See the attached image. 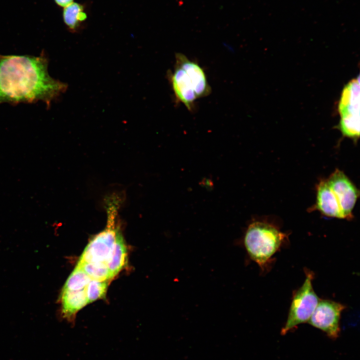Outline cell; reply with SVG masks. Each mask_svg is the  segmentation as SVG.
I'll list each match as a JSON object with an SVG mask.
<instances>
[{"instance_id":"cell-1","label":"cell","mask_w":360,"mask_h":360,"mask_svg":"<svg viewBox=\"0 0 360 360\" xmlns=\"http://www.w3.org/2000/svg\"><path fill=\"white\" fill-rule=\"evenodd\" d=\"M44 52L38 56L0 54V104L51 102L66 92L68 84L48 74Z\"/></svg>"},{"instance_id":"cell-2","label":"cell","mask_w":360,"mask_h":360,"mask_svg":"<svg viewBox=\"0 0 360 360\" xmlns=\"http://www.w3.org/2000/svg\"><path fill=\"white\" fill-rule=\"evenodd\" d=\"M288 234L270 224L255 221L248 227L243 244L249 258L264 271L272 256L288 240Z\"/></svg>"},{"instance_id":"cell-3","label":"cell","mask_w":360,"mask_h":360,"mask_svg":"<svg viewBox=\"0 0 360 360\" xmlns=\"http://www.w3.org/2000/svg\"><path fill=\"white\" fill-rule=\"evenodd\" d=\"M305 273L306 278L303 284L294 292L288 318L281 330L282 335L299 324L308 322L320 300L312 286L314 272L306 270Z\"/></svg>"},{"instance_id":"cell-4","label":"cell","mask_w":360,"mask_h":360,"mask_svg":"<svg viewBox=\"0 0 360 360\" xmlns=\"http://www.w3.org/2000/svg\"><path fill=\"white\" fill-rule=\"evenodd\" d=\"M338 110L339 128L344 136L354 140L360 136V77L350 81L342 92Z\"/></svg>"},{"instance_id":"cell-5","label":"cell","mask_w":360,"mask_h":360,"mask_svg":"<svg viewBox=\"0 0 360 360\" xmlns=\"http://www.w3.org/2000/svg\"><path fill=\"white\" fill-rule=\"evenodd\" d=\"M346 306L330 300H319L308 322L324 332L331 339L336 340L340 334V318Z\"/></svg>"},{"instance_id":"cell-6","label":"cell","mask_w":360,"mask_h":360,"mask_svg":"<svg viewBox=\"0 0 360 360\" xmlns=\"http://www.w3.org/2000/svg\"><path fill=\"white\" fill-rule=\"evenodd\" d=\"M326 181L336 195L345 219L352 220V211L359 196V190L344 173L337 168Z\"/></svg>"},{"instance_id":"cell-7","label":"cell","mask_w":360,"mask_h":360,"mask_svg":"<svg viewBox=\"0 0 360 360\" xmlns=\"http://www.w3.org/2000/svg\"><path fill=\"white\" fill-rule=\"evenodd\" d=\"M167 76L176 100L182 103L190 112H193L195 109V101L198 98L185 71L175 66L173 72H168Z\"/></svg>"},{"instance_id":"cell-8","label":"cell","mask_w":360,"mask_h":360,"mask_svg":"<svg viewBox=\"0 0 360 360\" xmlns=\"http://www.w3.org/2000/svg\"><path fill=\"white\" fill-rule=\"evenodd\" d=\"M175 58V66L185 71L192 83L197 98L208 96L212 90L204 69L182 53H176Z\"/></svg>"},{"instance_id":"cell-9","label":"cell","mask_w":360,"mask_h":360,"mask_svg":"<svg viewBox=\"0 0 360 360\" xmlns=\"http://www.w3.org/2000/svg\"><path fill=\"white\" fill-rule=\"evenodd\" d=\"M314 209L325 216L345 219L338 201L326 180H322L316 186Z\"/></svg>"},{"instance_id":"cell-10","label":"cell","mask_w":360,"mask_h":360,"mask_svg":"<svg viewBox=\"0 0 360 360\" xmlns=\"http://www.w3.org/2000/svg\"><path fill=\"white\" fill-rule=\"evenodd\" d=\"M61 316L72 322L76 313L88 304L85 288L79 290H62L60 295Z\"/></svg>"},{"instance_id":"cell-11","label":"cell","mask_w":360,"mask_h":360,"mask_svg":"<svg viewBox=\"0 0 360 360\" xmlns=\"http://www.w3.org/2000/svg\"><path fill=\"white\" fill-rule=\"evenodd\" d=\"M84 4L72 2L64 8L62 18L64 24L72 32H77L83 28L88 14Z\"/></svg>"},{"instance_id":"cell-12","label":"cell","mask_w":360,"mask_h":360,"mask_svg":"<svg viewBox=\"0 0 360 360\" xmlns=\"http://www.w3.org/2000/svg\"><path fill=\"white\" fill-rule=\"evenodd\" d=\"M127 260L126 246L124 238L118 230L110 256L106 262L112 277L117 274L126 264Z\"/></svg>"},{"instance_id":"cell-13","label":"cell","mask_w":360,"mask_h":360,"mask_svg":"<svg viewBox=\"0 0 360 360\" xmlns=\"http://www.w3.org/2000/svg\"><path fill=\"white\" fill-rule=\"evenodd\" d=\"M77 265L86 274L91 280L105 281L113 278L106 264L104 262H78Z\"/></svg>"},{"instance_id":"cell-14","label":"cell","mask_w":360,"mask_h":360,"mask_svg":"<svg viewBox=\"0 0 360 360\" xmlns=\"http://www.w3.org/2000/svg\"><path fill=\"white\" fill-rule=\"evenodd\" d=\"M91 278L76 266L66 280L62 290L76 291L84 288Z\"/></svg>"},{"instance_id":"cell-15","label":"cell","mask_w":360,"mask_h":360,"mask_svg":"<svg viewBox=\"0 0 360 360\" xmlns=\"http://www.w3.org/2000/svg\"><path fill=\"white\" fill-rule=\"evenodd\" d=\"M108 286V284L106 280L98 281L91 280L85 288L88 304L103 298L105 296Z\"/></svg>"},{"instance_id":"cell-16","label":"cell","mask_w":360,"mask_h":360,"mask_svg":"<svg viewBox=\"0 0 360 360\" xmlns=\"http://www.w3.org/2000/svg\"><path fill=\"white\" fill-rule=\"evenodd\" d=\"M74 0H54L55 3L60 7L64 8L74 2Z\"/></svg>"}]
</instances>
